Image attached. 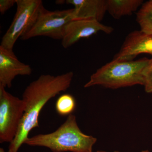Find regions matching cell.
<instances>
[{
	"instance_id": "cell-1",
	"label": "cell",
	"mask_w": 152,
	"mask_h": 152,
	"mask_svg": "<svg viewBox=\"0 0 152 152\" xmlns=\"http://www.w3.org/2000/svg\"><path fill=\"white\" fill-rule=\"evenodd\" d=\"M73 77L72 72L57 76L41 75L27 86L22 95V100L25 104L24 113L8 151L18 152L28 137L30 132L39 126V116L44 106L52 98L66 91L70 87Z\"/></svg>"
},
{
	"instance_id": "cell-2",
	"label": "cell",
	"mask_w": 152,
	"mask_h": 152,
	"mask_svg": "<svg viewBox=\"0 0 152 152\" xmlns=\"http://www.w3.org/2000/svg\"><path fill=\"white\" fill-rule=\"evenodd\" d=\"M97 139L80 129L76 117L68 115L65 122L53 132L28 137L24 144L30 146L43 147L53 152H93Z\"/></svg>"
},
{
	"instance_id": "cell-3",
	"label": "cell",
	"mask_w": 152,
	"mask_h": 152,
	"mask_svg": "<svg viewBox=\"0 0 152 152\" xmlns=\"http://www.w3.org/2000/svg\"><path fill=\"white\" fill-rule=\"evenodd\" d=\"M149 59L144 58L136 61L113 60L97 70L91 76L84 88L101 86L118 89L137 85L143 86V72Z\"/></svg>"
},
{
	"instance_id": "cell-4",
	"label": "cell",
	"mask_w": 152,
	"mask_h": 152,
	"mask_svg": "<svg viewBox=\"0 0 152 152\" xmlns=\"http://www.w3.org/2000/svg\"><path fill=\"white\" fill-rule=\"evenodd\" d=\"M17 11L12 22L3 36L1 46L13 50L19 38L29 31L44 7L41 0H17Z\"/></svg>"
},
{
	"instance_id": "cell-5",
	"label": "cell",
	"mask_w": 152,
	"mask_h": 152,
	"mask_svg": "<svg viewBox=\"0 0 152 152\" xmlns=\"http://www.w3.org/2000/svg\"><path fill=\"white\" fill-rule=\"evenodd\" d=\"M25 110L23 101L11 94L0 85V142L13 140Z\"/></svg>"
},
{
	"instance_id": "cell-6",
	"label": "cell",
	"mask_w": 152,
	"mask_h": 152,
	"mask_svg": "<svg viewBox=\"0 0 152 152\" xmlns=\"http://www.w3.org/2000/svg\"><path fill=\"white\" fill-rule=\"evenodd\" d=\"M74 9L50 11L43 8L34 24L26 34L20 38L23 40L44 36L54 39L61 40L67 24L74 19Z\"/></svg>"
},
{
	"instance_id": "cell-7",
	"label": "cell",
	"mask_w": 152,
	"mask_h": 152,
	"mask_svg": "<svg viewBox=\"0 0 152 152\" xmlns=\"http://www.w3.org/2000/svg\"><path fill=\"white\" fill-rule=\"evenodd\" d=\"M113 30L111 27L94 19H73L66 26L61 40L62 46L68 48L83 38L89 37L101 31L110 34Z\"/></svg>"
},
{
	"instance_id": "cell-8",
	"label": "cell",
	"mask_w": 152,
	"mask_h": 152,
	"mask_svg": "<svg viewBox=\"0 0 152 152\" xmlns=\"http://www.w3.org/2000/svg\"><path fill=\"white\" fill-rule=\"evenodd\" d=\"M142 53L152 56V35L147 34L140 30L135 31L128 35L113 60L133 61L138 55Z\"/></svg>"
},
{
	"instance_id": "cell-9",
	"label": "cell",
	"mask_w": 152,
	"mask_h": 152,
	"mask_svg": "<svg viewBox=\"0 0 152 152\" xmlns=\"http://www.w3.org/2000/svg\"><path fill=\"white\" fill-rule=\"evenodd\" d=\"M31 68L20 61L13 50L0 46V85L5 88L12 87V82L18 75H30Z\"/></svg>"
},
{
	"instance_id": "cell-10",
	"label": "cell",
	"mask_w": 152,
	"mask_h": 152,
	"mask_svg": "<svg viewBox=\"0 0 152 152\" xmlns=\"http://www.w3.org/2000/svg\"><path fill=\"white\" fill-rule=\"evenodd\" d=\"M74 6V19H86L101 22L107 12V0H67Z\"/></svg>"
},
{
	"instance_id": "cell-11",
	"label": "cell",
	"mask_w": 152,
	"mask_h": 152,
	"mask_svg": "<svg viewBox=\"0 0 152 152\" xmlns=\"http://www.w3.org/2000/svg\"><path fill=\"white\" fill-rule=\"evenodd\" d=\"M143 4L142 0H107V12L114 18L119 19L132 15Z\"/></svg>"
},
{
	"instance_id": "cell-12",
	"label": "cell",
	"mask_w": 152,
	"mask_h": 152,
	"mask_svg": "<svg viewBox=\"0 0 152 152\" xmlns=\"http://www.w3.org/2000/svg\"><path fill=\"white\" fill-rule=\"evenodd\" d=\"M136 20L141 31L152 35V0L143 4L137 12Z\"/></svg>"
},
{
	"instance_id": "cell-13",
	"label": "cell",
	"mask_w": 152,
	"mask_h": 152,
	"mask_svg": "<svg viewBox=\"0 0 152 152\" xmlns=\"http://www.w3.org/2000/svg\"><path fill=\"white\" fill-rule=\"evenodd\" d=\"M76 107L75 98L69 94H64L58 98L56 102V111L60 115H69Z\"/></svg>"
},
{
	"instance_id": "cell-14",
	"label": "cell",
	"mask_w": 152,
	"mask_h": 152,
	"mask_svg": "<svg viewBox=\"0 0 152 152\" xmlns=\"http://www.w3.org/2000/svg\"><path fill=\"white\" fill-rule=\"evenodd\" d=\"M143 86L146 92L152 93V58L149 59V62L143 72Z\"/></svg>"
},
{
	"instance_id": "cell-15",
	"label": "cell",
	"mask_w": 152,
	"mask_h": 152,
	"mask_svg": "<svg viewBox=\"0 0 152 152\" xmlns=\"http://www.w3.org/2000/svg\"><path fill=\"white\" fill-rule=\"evenodd\" d=\"M17 4V0H1L0 1V12L3 15Z\"/></svg>"
},
{
	"instance_id": "cell-16",
	"label": "cell",
	"mask_w": 152,
	"mask_h": 152,
	"mask_svg": "<svg viewBox=\"0 0 152 152\" xmlns=\"http://www.w3.org/2000/svg\"><path fill=\"white\" fill-rule=\"evenodd\" d=\"M114 152H120L119 151H115ZM140 152H149L148 150H145V151H142Z\"/></svg>"
},
{
	"instance_id": "cell-17",
	"label": "cell",
	"mask_w": 152,
	"mask_h": 152,
	"mask_svg": "<svg viewBox=\"0 0 152 152\" xmlns=\"http://www.w3.org/2000/svg\"><path fill=\"white\" fill-rule=\"evenodd\" d=\"M0 152H5L3 148H0Z\"/></svg>"
},
{
	"instance_id": "cell-18",
	"label": "cell",
	"mask_w": 152,
	"mask_h": 152,
	"mask_svg": "<svg viewBox=\"0 0 152 152\" xmlns=\"http://www.w3.org/2000/svg\"><path fill=\"white\" fill-rule=\"evenodd\" d=\"M96 152H108L107 151H97Z\"/></svg>"
},
{
	"instance_id": "cell-19",
	"label": "cell",
	"mask_w": 152,
	"mask_h": 152,
	"mask_svg": "<svg viewBox=\"0 0 152 152\" xmlns=\"http://www.w3.org/2000/svg\"><path fill=\"white\" fill-rule=\"evenodd\" d=\"M7 152H9V151H8Z\"/></svg>"
}]
</instances>
